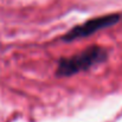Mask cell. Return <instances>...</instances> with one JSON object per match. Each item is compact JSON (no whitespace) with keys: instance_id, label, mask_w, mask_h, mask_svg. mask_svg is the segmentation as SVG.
Returning <instances> with one entry per match:
<instances>
[{"instance_id":"obj_1","label":"cell","mask_w":122,"mask_h":122,"mask_svg":"<svg viewBox=\"0 0 122 122\" xmlns=\"http://www.w3.org/2000/svg\"><path fill=\"white\" fill-rule=\"evenodd\" d=\"M109 58V50L101 45H91L76 55L61 57L57 61L55 76L58 78L71 77L80 72H85L103 64Z\"/></svg>"},{"instance_id":"obj_2","label":"cell","mask_w":122,"mask_h":122,"mask_svg":"<svg viewBox=\"0 0 122 122\" xmlns=\"http://www.w3.org/2000/svg\"><path fill=\"white\" fill-rule=\"evenodd\" d=\"M122 19V13L114 12V13H107L103 15L90 18L81 24H77L72 26L70 30H68L62 37L61 41L63 43H71V41L88 38L90 36H94L96 32L109 29L114 25H116Z\"/></svg>"}]
</instances>
